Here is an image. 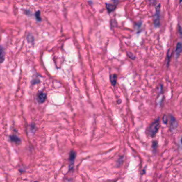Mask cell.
<instances>
[{
  "mask_svg": "<svg viewBox=\"0 0 182 182\" xmlns=\"http://www.w3.org/2000/svg\"><path fill=\"white\" fill-rule=\"evenodd\" d=\"M159 119H158L157 120L154 121L151 124L150 126L148 127L147 130L148 135L152 137L155 136L159 129Z\"/></svg>",
  "mask_w": 182,
  "mask_h": 182,
  "instance_id": "1",
  "label": "cell"
},
{
  "mask_svg": "<svg viewBox=\"0 0 182 182\" xmlns=\"http://www.w3.org/2000/svg\"><path fill=\"white\" fill-rule=\"evenodd\" d=\"M160 4L156 6V13L154 18V25L156 27H158L160 25Z\"/></svg>",
  "mask_w": 182,
  "mask_h": 182,
  "instance_id": "2",
  "label": "cell"
},
{
  "mask_svg": "<svg viewBox=\"0 0 182 182\" xmlns=\"http://www.w3.org/2000/svg\"><path fill=\"white\" fill-rule=\"evenodd\" d=\"M76 154L75 151H71L69 153V169L71 170L73 169V166H74V163L76 158Z\"/></svg>",
  "mask_w": 182,
  "mask_h": 182,
  "instance_id": "3",
  "label": "cell"
},
{
  "mask_svg": "<svg viewBox=\"0 0 182 182\" xmlns=\"http://www.w3.org/2000/svg\"><path fill=\"white\" fill-rule=\"evenodd\" d=\"M169 121H170V129L172 131L175 130L177 128L178 124L175 118L172 115H169Z\"/></svg>",
  "mask_w": 182,
  "mask_h": 182,
  "instance_id": "4",
  "label": "cell"
},
{
  "mask_svg": "<svg viewBox=\"0 0 182 182\" xmlns=\"http://www.w3.org/2000/svg\"><path fill=\"white\" fill-rule=\"evenodd\" d=\"M46 98V94L45 93L43 92H40L38 94V97H37V99L38 101L40 103H43Z\"/></svg>",
  "mask_w": 182,
  "mask_h": 182,
  "instance_id": "5",
  "label": "cell"
},
{
  "mask_svg": "<svg viewBox=\"0 0 182 182\" xmlns=\"http://www.w3.org/2000/svg\"><path fill=\"white\" fill-rule=\"evenodd\" d=\"M117 4L114 3V1H113V4L106 3V8L107 9V11H108V13H111V12L113 11L117 7Z\"/></svg>",
  "mask_w": 182,
  "mask_h": 182,
  "instance_id": "6",
  "label": "cell"
},
{
  "mask_svg": "<svg viewBox=\"0 0 182 182\" xmlns=\"http://www.w3.org/2000/svg\"><path fill=\"white\" fill-rule=\"evenodd\" d=\"M10 140L11 142H13V143H16V144H20L22 142V140L20 139L18 137L15 135H10L9 136Z\"/></svg>",
  "mask_w": 182,
  "mask_h": 182,
  "instance_id": "7",
  "label": "cell"
},
{
  "mask_svg": "<svg viewBox=\"0 0 182 182\" xmlns=\"http://www.w3.org/2000/svg\"><path fill=\"white\" fill-rule=\"evenodd\" d=\"M182 51V43L181 42L177 43L175 50V56L176 58L179 57V56Z\"/></svg>",
  "mask_w": 182,
  "mask_h": 182,
  "instance_id": "8",
  "label": "cell"
},
{
  "mask_svg": "<svg viewBox=\"0 0 182 182\" xmlns=\"http://www.w3.org/2000/svg\"><path fill=\"white\" fill-rule=\"evenodd\" d=\"M110 80L111 81V84L113 86H115L117 84V75L115 74H113L110 76Z\"/></svg>",
  "mask_w": 182,
  "mask_h": 182,
  "instance_id": "9",
  "label": "cell"
},
{
  "mask_svg": "<svg viewBox=\"0 0 182 182\" xmlns=\"http://www.w3.org/2000/svg\"><path fill=\"white\" fill-rule=\"evenodd\" d=\"M5 59V52L3 48L0 46V63L4 62Z\"/></svg>",
  "mask_w": 182,
  "mask_h": 182,
  "instance_id": "10",
  "label": "cell"
},
{
  "mask_svg": "<svg viewBox=\"0 0 182 182\" xmlns=\"http://www.w3.org/2000/svg\"><path fill=\"white\" fill-rule=\"evenodd\" d=\"M157 145H158V143L156 141H154L152 144V149H153V152H155L156 151Z\"/></svg>",
  "mask_w": 182,
  "mask_h": 182,
  "instance_id": "11",
  "label": "cell"
},
{
  "mask_svg": "<svg viewBox=\"0 0 182 182\" xmlns=\"http://www.w3.org/2000/svg\"><path fill=\"white\" fill-rule=\"evenodd\" d=\"M127 55L130 57V58L132 59H135V56L133 55L131 52H127Z\"/></svg>",
  "mask_w": 182,
  "mask_h": 182,
  "instance_id": "12",
  "label": "cell"
},
{
  "mask_svg": "<svg viewBox=\"0 0 182 182\" xmlns=\"http://www.w3.org/2000/svg\"><path fill=\"white\" fill-rule=\"evenodd\" d=\"M36 17V19L38 20H41V17H40V11H38L35 14Z\"/></svg>",
  "mask_w": 182,
  "mask_h": 182,
  "instance_id": "13",
  "label": "cell"
},
{
  "mask_svg": "<svg viewBox=\"0 0 182 182\" xmlns=\"http://www.w3.org/2000/svg\"><path fill=\"white\" fill-rule=\"evenodd\" d=\"M163 121L164 124H167V122H168V118H167V116L165 115L163 116Z\"/></svg>",
  "mask_w": 182,
  "mask_h": 182,
  "instance_id": "14",
  "label": "cell"
},
{
  "mask_svg": "<svg viewBox=\"0 0 182 182\" xmlns=\"http://www.w3.org/2000/svg\"><path fill=\"white\" fill-rule=\"evenodd\" d=\"M179 33H180V34L181 35L182 34V28H181V27L180 25H179Z\"/></svg>",
  "mask_w": 182,
  "mask_h": 182,
  "instance_id": "15",
  "label": "cell"
},
{
  "mask_svg": "<svg viewBox=\"0 0 182 182\" xmlns=\"http://www.w3.org/2000/svg\"><path fill=\"white\" fill-rule=\"evenodd\" d=\"M38 182V181H35V182Z\"/></svg>",
  "mask_w": 182,
  "mask_h": 182,
  "instance_id": "16",
  "label": "cell"
}]
</instances>
